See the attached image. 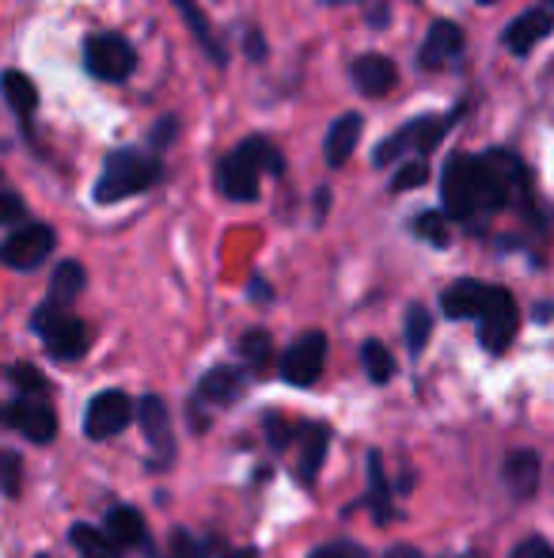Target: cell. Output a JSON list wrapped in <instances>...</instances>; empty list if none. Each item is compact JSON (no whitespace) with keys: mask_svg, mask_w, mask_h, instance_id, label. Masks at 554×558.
I'll list each match as a JSON object with an SVG mask.
<instances>
[{"mask_svg":"<svg viewBox=\"0 0 554 558\" xmlns=\"http://www.w3.org/2000/svg\"><path fill=\"white\" fill-rule=\"evenodd\" d=\"M471 183H475V209L479 214H497L513 198L528 194V171L513 153L494 148L487 156H471Z\"/></svg>","mask_w":554,"mask_h":558,"instance_id":"obj_1","label":"cell"},{"mask_svg":"<svg viewBox=\"0 0 554 558\" xmlns=\"http://www.w3.org/2000/svg\"><path fill=\"white\" fill-rule=\"evenodd\" d=\"M262 171H274L281 175L285 171V160L267 137H247L239 148H232L221 160V171H217V183H221L224 198L232 202H255L259 198V175Z\"/></svg>","mask_w":554,"mask_h":558,"instance_id":"obj_2","label":"cell"},{"mask_svg":"<svg viewBox=\"0 0 554 558\" xmlns=\"http://www.w3.org/2000/svg\"><path fill=\"white\" fill-rule=\"evenodd\" d=\"M163 179L160 156H140L134 148H122V153L107 156V168L96 183V202H122L134 198V194L148 191Z\"/></svg>","mask_w":554,"mask_h":558,"instance_id":"obj_3","label":"cell"},{"mask_svg":"<svg viewBox=\"0 0 554 558\" xmlns=\"http://www.w3.org/2000/svg\"><path fill=\"white\" fill-rule=\"evenodd\" d=\"M35 331L42 335L46 350L61 361H76L91 342V331L81 324L76 316H69V304H58V301H46L42 308L35 312Z\"/></svg>","mask_w":554,"mask_h":558,"instance_id":"obj_4","label":"cell"},{"mask_svg":"<svg viewBox=\"0 0 554 558\" xmlns=\"http://www.w3.org/2000/svg\"><path fill=\"white\" fill-rule=\"evenodd\" d=\"M475 324H479V342L487 345L490 353L509 350V342L517 338V327H520V312L509 289L490 286L487 296H482V308H479V316H475Z\"/></svg>","mask_w":554,"mask_h":558,"instance_id":"obj_5","label":"cell"},{"mask_svg":"<svg viewBox=\"0 0 554 558\" xmlns=\"http://www.w3.org/2000/svg\"><path fill=\"white\" fill-rule=\"evenodd\" d=\"M84 65L96 81H126L137 65V53L122 35H91L84 43Z\"/></svg>","mask_w":554,"mask_h":558,"instance_id":"obj_6","label":"cell"},{"mask_svg":"<svg viewBox=\"0 0 554 558\" xmlns=\"http://www.w3.org/2000/svg\"><path fill=\"white\" fill-rule=\"evenodd\" d=\"M0 422L12 429H20L27 441L50 445L58 437V414L46 407V396H23L15 403L0 407Z\"/></svg>","mask_w":554,"mask_h":558,"instance_id":"obj_7","label":"cell"},{"mask_svg":"<svg viewBox=\"0 0 554 558\" xmlns=\"http://www.w3.org/2000/svg\"><path fill=\"white\" fill-rule=\"evenodd\" d=\"M53 251V228L50 225H23L0 243V263L8 270H35L38 263H46V255Z\"/></svg>","mask_w":554,"mask_h":558,"instance_id":"obj_8","label":"cell"},{"mask_svg":"<svg viewBox=\"0 0 554 558\" xmlns=\"http://www.w3.org/2000/svg\"><path fill=\"white\" fill-rule=\"evenodd\" d=\"M134 414H137V407L130 403V396H122V391H99L88 403V411H84V434H88L91 441L119 437L122 429L134 422Z\"/></svg>","mask_w":554,"mask_h":558,"instance_id":"obj_9","label":"cell"},{"mask_svg":"<svg viewBox=\"0 0 554 558\" xmlns=\"http://www.w3.org/2000/svg\"><path fill=\"white\" fill-rule=\"evenodd\" d=\"M323 361H327V335L308 331L285 350V357H281V376H285L293 388H308V384H316L319 373H323Z\"/></svg>","mask_w":554,"mask_h":558,"instance_id":"obj_10","label":"cell"},{"mask_svg":"<svg viewBox=\"0 0 554 558\" xmlns=\"http://www.w3.org/2000/svg\"><path fill=\"white\" fill-rule=\"evenodd\" d=\"M441 198H444V214H448L452 221H471V217H479V209H475L471 156H452V160L444 163Z\"/></svg>","mask_w":554,"mask_h":558,"instance_id":"obj_11","label":"cell"},{"mask_svg":"<svg viewBox=\"0 0 554 558\" xmlns=\"http://www.w3.org/2000/svg\"><path fill=\"white\" fill-rule=\"evenodd\" d=\"M551 31H554V8H532V12L517 15L505 27V50L517 53V58H528Z\"/></svg>","mask_w":554,"mask_h":558,"instance_id":"obj_12","label":"cell"},{"mask_svg":"<svg viewBox=\"0 0 554 558\" xmlns=\"http://www.w3.org/2000/svg\"><path fill=\"white\" fill-rule=\"evenodd\" d=\"M459 53H464V31L448 20H436L433 27H429L426 43H421V50H418V65L421 69H444L448 61H456Z\"/></svg>","mask_w":554,"mask_h":558,"instance_id":"obj_13","label":"cell"},{"mask_svg":"<svg viewBox=\"0 0 554 558\" xmlns=\"http://www.w3.org/2000/svg\"><path fill=\"white\" fill-rule=\"evenodd\" d=\"M395 81H399V73H395L392 58H384V53H365V58L354 61V84L365 96H387L395 88Z\"/></svg>","mask_w":554,"mask_h":558,"instance_id":"obj_14","label":"cell"},{"mask_svg":"<svg viewBox=\"0 0 554 558\" xmlns=\"http://www.w3.org/2000/svg\"><path fill=\"white\" fill-rule=\"evenodd\" d=\"M137 422L145 429L148 445L160 452V460H171V422H168V407L160 396H145L137 403Z\"/></svg>","mask_w":554,"mask_h":558,"instance_id":"obj_15","label":"cell"},{"mask_svg":"<svg viewBox=\"0 0 554 558\" xmlns=\"http://www.w3.org/2000/svg\"><path fill=\"white\" fill-rule=\"evenodd\" d=\"M505 486L513 490V498H532L535 486H540V456L532 448H517V452L505 456Z\"/></svg>","mask_w":554,"mask_h":558,"instance_id":"obj_16","label":"cell"},{"mask_svg":"<svg viewBox=\"0 0 554 558\" xmlns=\"http://www.w3.org/2000/svg\"><path fill=\"white\" fill-rule=\"evenodd\" d=\"M300 437V460H296V475L304 483H316L319 468H323V456H327V445H331V429L319 426V422H308V426L296 429Z\"/></svg>","mask_w":554,"mask_h":558,"instance_id":"obj_17","label":"cell"},{"mask_svg":"<svg viewBox=\"0 0 554 558\" xmlns=\"http://www.w3.org/2000/svg\"><path fill=\"white\" fill-rule=\"evenodd\" d=\"M361 125H365L361 114H342L338 122L331 125V133H327V141H323V156L331 168H342V163L354 156L357 141H361Z\"/></svg>","mask_w":554,"mask_h":558,"instance_id":"obj_18","label":"cell"},{"mask_svg":"<svg viewBox=\"0 0 554 558\" xmlns=\"http://www.w3.org/2000/svg\"><path fill=\"white\" fill-rule=\"evenodd\" d=\"M487 289L490 286H482V281H471V278L448 286L441 293L444 316H448V319H475V316H479V308H482V296H487Z\"/></svg>","mask_w":554,"mask_h":558,"instance_id":"obj_19","label":"cell"},{"mask_svg":"<svg viewBox=\"0 0 554 558\" xmlns=\"http://www.w3.org/2000/svg\"><path fill=\"white\" fill-rule=\"evenodd\" d=\"M103 532L111 536L114 547H140L145 544V517L130 506H114L111 513H107Z\"/></svg>","mask_w":554,"mask_h":558,"instance_id":"obj_20","label":"cell"},{"mask_svg":"<svg viewBox=\"0 0 554 558\" xmlns=\"http://www.w3.org/2000/svg\"><path fill=\"white\" fill-rule=\"evenodd\" d=\"M0 92H4L8 107H12V111L20 114V118L35 114L38 92H35V84H30V76H27V73H15V69H8V73L0 76Z\"/></svg>","mask_w":554,"mask_h":558,"instance_id":"obj_21","label":"cell"},{"mask_svg":"<svg viewBox=\"0 0 554 558\" xmlns=\"http://www.w3.org/2000/svg\"><path fill=\"white\" fill-rule=\"evenodd\" d=\"M369 506L380 524L392 521V483H387V475H384L380 452H369Z\"/></svg>","mask_w":554,"mask_h":558,"instance_id":"obj_22","label":"cell"},{"mask_svg":"<svg viewBox=\"0 0 554 558\" xmlns=\"http://www.w3.org/2000/svg\"><path fill=\"white\" fill-rule=\"evenodd\" d=\"M239 388H244V376L236 373V368L229 365H217L209 368L206 376H201V399H213V403H232V399L239 396Z\"/></svg>","mask_w":554,"mask_h":558,"instance_id":"obj_23","label":"cell"},{"mask_svg":"<svg viewBox=\"0 0 554 558\" xmlns=\"http://www.w3.org/2000/svg\"><path fill=\"white\" fill-rule=\"evenodd\" d=\"M171 4H175L178 12H183V20H186V23H190V31H194V38L201 43V50H206L209 58L217 61V65H224V61H229V53H224V46L213 38V27H209L206 15H201L198 8H194V0H171Z\"/></svg>","mask_w":554,"mask_h":558,"instance_id":"obj_24","label":"cell"},{"mask_svg":"<svg viewBox=\"0 0 554 558\" xmlns=\"http://www.w3.org/2000/svg\"><path fill=\"white\" fill-rule=\"evenodd\" d=\"M69 539H73V547L81 551V558H119V547L111 544V536H107V532H96L91 524H73Z\"/></svg>","mask_w":554,"mask_h":558,"instance_id":"obj_25","label":"cell"},{"mask_svg":"<svg viewBox=\"0 0 554 558\" xmlns=\"http://www.w3.org/2000/svg\"><path fill=\"white\" fill-rule=\"evenodd\" d=\"M84 289V266L81 263H61L58 270H53V281H50V301L58 304H73L76 296H81Z\"/></svg>","mask_w":554,"mask_h":558,"instance_id":"obj_26","label":"cell"},{"mask_svg":"<svg viewBox=\"0 0 554 558\" xmlns=\"http://www.w3.org/2000/svg\"><path fill=\"white\" fill-rule=\"evenodd\" d=\"M361 365L372 384H387L395 376V357L387 353L384 342H377V338H369V342L361 345Z\"/></svg>","mask_w":554,"mask_h":558,"instance_id":"obj_27","label":"cell"},{"mask_svg":"<svg viewBox=\"0 0 554 558\" xmlns=\"http://www.w3.org/2000/svg\"><path fill=\"white\" fill-rule=\"evenodd\" d=\"M448 214H433V209H426V214H418L415 221V235H421L426 243H433V247H448L452 232H448Z\"/></svg>","mask_w":554,"mask_h":558,"instance_id":"obj_28","label":"cell"},{"mask_svg":"<svg viewBox=\"0 0 554 558\" xmlns=\"http://www.w3.org/2000/svg\"><path fill=\"white\" fill-rule=\"evenodd\" d=\"M429 335H433V316H429L421 304H410L407 308V350L421 353L429 342Z\"/></svg>","mask_w":554,"mask_h":558,"instance_id":"obj_29","label":"cell"},{"mask_svg":"<svg viewBox=\"0 0 554 558\" xmlns=\"http://www.w3.org/2000/svg\"><path fill=\"white\" fill-rule=\"evenodd\" d=\"M407 148H415V125H403L395 137H387V141H380V148H377V156H372V163L377 168H387L392 160H399Z\"/></svg>","mask_w":554,"mask_h":558,"instance_id":"obj_30","label":"cell"},{"mask_svg":"<svg viewBox=\"0 0 554 558\" xmlns=\"http://www.w3.org/2000/svg\"><path fill=\"white\" fill-rule=\"evenodd\" d=\"M270 350H274V342H270L267 331H247L244 338H239V353H244L247 365H267L270 361Z\"/></svg>","mask_w":554,"mask_h":558,"instance_id":"obj_31","label":"cell"},{"mask_svg":"<svg viewBox=\"0 0 554 558\" xmlns=\"http://www.w3.org/2000/svg\"><path fill=\"white\" fill-rule=\"evenodd\" d=\"M426 179H429V168H426V160H410L407 168H399L395 171V179H392V191H418V186H426Z\"/></svg>","mask_w":554,"mask_h":558,"instance_id":"obj_32","label":"cell"},{"mask_svg":"<svg viewBox=\"0 0 554 558\" xmlns=\"http://www.w3.org/2000/svg\"><path fill=\"white\" fill-rule=\"evenodd\" d=\"M8 376H12V380L20 384L23 396H46V380H42V373H38V368L12 365V368H8Z\"/></svg>","mask_w":554,"mask_h":558,"instance_id":"obj_33","label":"cell"},{"mask_svg":"<svg viewBox=\"0 0 554 558\" xmlns=\"http://www.w3.org/2000/svg\"><path fill=\"white\" fill-rule=\"evenodd\" d=\"M163 558H206V547H201L190 532L175 529V532H171V547H168V555H163Z\"/></svg>","mask_w":554,"mask_h":558,"instance_id":"obj_34","label":"cell"},{"mask_svg":"<svg viewBox=\"0 0 554 558\" xmlns=\"http://www.w3.org/2000/svg\"><path fill=\"white\" fill-rule=\"evenodd\" d=\"M20 456L15 452H0V490L4 494H20Z\"/></svg>","mask_w":554,"mask_h":558,"instance_id":"obj_35","label":"cell"},{"mask_svg":"<svg viewBox=\"0 0 554 558\" xmlns=\"http://www.w3.org/2000/svg\"><path fill=\"white\" fill-rule=\"evenodd\" d=\"M308 558H369L365 555V547L361 544H349V539H338V544H323V547H316Z\"/></svg>","mask_w":554,"mask_h":558,"instance_id":"obj_36","label":"cell"},{"mask_svg":"<svg viewBox=\"0 0 554 558\" xmlns=\"http://www.w3.org/2000/svg\"><path fill=\"white\" fill-rule=\"evenodd\" d=\"M509 558H554V547L543 536H528V539H520V544L513 547Z\"/></svg>","mask_w":554,"mask_h":558,"instance_id":"obj_37","label":"cell"},{"mask_svg":"<svg viewBox=\"0 0 554 558\" xmlns=\"http://www.w3.org/2000/svg\"><path fill=\"white\" fill-rule=\"evenodd\" d=\"M175 133H178V122L171 114H163L160 122H156V130H152V153H163V148L171 145V141H175Z\"/></svg>","mask_w":554,"mask_h":558,"instance_id":"obj_38","label":"cell"},{"mask_svg":"<svg viewBox=\"0 0 554 558\" xmlns=\"http://www.w3.org/2000/svg\"><path fill=\"white\" fill-rule=\"evenodd\" d=\"M267 434H270V445H274V448H288L293 429L285 426V418H281V414H267Z\"/></svg>","mask_w":554,"mask_h":558,"instance_id":"obj_39","label":"cell"},{"mask_svg":"<svg viewBox=\"0 0 554 558\" xmlns=\"http://www.w3.org/2000/svg\"><path fill=\"white\" fill-rule=\"evenodd\" d=\"M23 217V202L15 198V194H4L0 191V225H12Z\"/></svg>","mask_w":554,"mask_h":558,"instance_id":"obj_40","label":"cell"},{"mask_svg":"<svg viewBox=\"0 0 554 558\" xmlns=\"http://www.w3.org/2000/svg\"><path fill=\"white\" fill-rule=\"evenodd\" d=\"M384 558H421V551H418V547H392Z\"/></svg>","mask_w":554,"mask_h":558,"instance_id":"obj_41","label":"cell"},{"mask_svg":"<svg viewBox=\"0 0 554 558\" xmlns=\"http://www.w3.org/2000/svg\"><path fill=\"white\" fill-rule=\"evenodd\" d=\"M247 50H251V58H262V53H267L262 50V38L255 35V31H251V38H247Z\"/></svg>","mask_w":554,"mask_h":558,"instance_id":"obj_42","label":"cell"},{"mask_svg":"<svg viewBox=\"0 0 554 558\" xmlns=\"http://www.w3.org/2000/svg\"><path fill=\"white\" fill-rule=\"evenodd\" d=\"M224 558H259V551L255 547H239V551H229Z\"/></svg>","mask_w":554,"mask_h":558,"instance_id":"obj_43","label":"cell"},{"mask_svg":"<svg viewBox=\"0 0 554 558\" xmlns=\"http://www.w3.org/2000/svg\"><path fill=\"white\" fill-rule=\"evenodd\" d=\"M327 198H331V191H319V198H316V214H319V221H323V209H327Z\"/></svg>","mask_w":554,"mask_h":558,"instance_id":"obj_44","label":"cell"},{"mask_svg":"<svg viewBox=\"0 0 554 558\" xmlns=\"http://www.w3.org/2000/svg\"><path fill=\"white\" fill-rule=\"evenodd\" d=\"M255 301H267V286H262V281H255Z\"/></svg>","mask_w":554,"mask_h":558,"instance_id":"obj_45","label":"cell"},{"mask_svg":"<svg viewBox=\"0 0 554 558\" xmlns=\"http://www.w3.org/2000/svg\"><path fill=\"white\" fill-rule=\"evenodd\" d=\"M543 4H547V8H554V0H543Z\"/></svg>","mask_w":554,"mask_h":558,"instance_id":"obj_46","label":"cell"},{"mask_svg":"<svg viewBox=\"0 0 554 558\" xmlns=\"http://www.w3.org/2000/svg\"><path fill=\"white\" fill-rule=\"evenodd\" d=\"M327 4H338V0H327Z\"/></svg>","mask_w":554,"mask_h":558,"instance_id":"obj_47","label":"cell"},{"mask_svg":"<svg viewBox=\"0 0 554 558\" xmlns=\"http://www.w3.org/2000/svg\"><path fill=\"white\" fill-rule=\"evenodd\" d=\"M482 4H494V0H482Z\"/></svg>","mask_w":554,"mask_h":558,"instance_id":"obj_48","label":"cell"},{"mask_svg":"<svg viewBox=\"0 0 554 558\" xmlns=\"http://www.w3.org/2000/svg\"><path fill=\"white\" fill-rule=\"evenodd\" d=\"M0 179H4V171H0Z\"/></svg>","mask_w":554,"mask_h":558,"instance_id":"obj_49","label":"cell"}]
</instances>
